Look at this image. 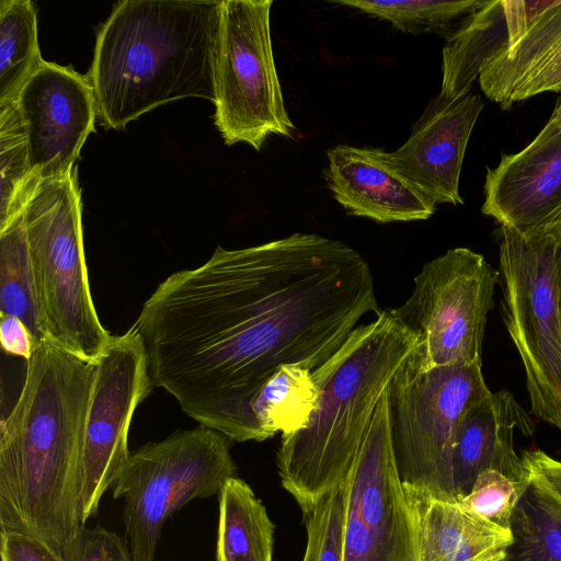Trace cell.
I'll return each mask as SVG.
<instances>
[{"label":"cell","instance_id":"cell-36","mask_svg":"<svg viewBox=\"0 0 561 561\" xmlns=\"http://www.w3.org/2000/svg\"><path fill=\"white\" fill-rule=\"evenodd\" d=\"M550 118L561 124V98Z\"/></svg>","mask_w":561,"mask_h":561},{"label":"cell","instance_id":"cell-27","mask_svg":"<svg viewBox=\"0 0 561 561\" xmlns=\"http://www.w3.org/2000/svg\"><path fill=\"white\" fill-rule=\"evenodd\" d=\"M39 181L33 176L16 101L0 110V230L23 210Z\"/></svg>","mask_w":561,"mask_h":561},{"label":"cell","instance_id":"cell-29","mask_svg":"<svg viewBox=\"0 0 561 561\" xmlns=\"http://www.w3.org/2000/svg\"><path fill=\"white\" fill-rule=\"evenodd\" d=\"M524 490L501 471L485 469L459 503L469 513L510 528L512 514Z\"/></svg>","mask_w":561,"mask_h":561},{"label":"cell","instance_id":"cell-17","mask_svg":"<svg viewBox=\"0 0 561 561\" xmlns=\"http://www.w3.org/2000/svg\"><path fill=\"white\" fill-rule=\"evenodd\" d=\"M327 154L328 187L348 214L387 224L426 220L435 213L436 205L388 167L378 148L339 145Z\"/></svg>","mask_w":561,"mask_h":561},{"label":"cell","instance_id":"cell-35","mask_svg":"<svg viewBox=\"0 0 561 561\" xmlns=\"http://www.w3.org/2000/svg\"><path fill=\"white\" fill-rule=\"evenodd\" d=\"M557 270H558L559 297H560V306H561V240H560L559 248H558Z\"/></svg>","mask_w":561,"mask_h":561},{"label":"cell","instance_id":"cell-25","mask_svg":"<svg viewBox=\"0 0 561 561\" xmlns=\"http://www.w3.org/2000/svg\"><path fill=\"white\" fill-rule=\"evenodd\" d=\"M319 391L312 370L282 366L264 385L253 403V414L266 438L305 427L317 407Z\"/></svg>","mask_w":561,"mask_h":561},{"label":"cell","instance_id":"cell-20","mask_svg":"<svg viewBox=\"0 0 561 561\" xmlns=\"http://www.w3.org/2000/svg\"><path fill=\"white\" fill-rule=\"evenodd\" d=\"M216 561H273L275 524L242 479H229L219 494Z\"/></svg>","mask_w":561,"mask_h":561},{"label":"cell","instance_id":"cell-4","mask_svg":"<svg viewBox=\"0 0 561 561\" xmlns=\"http://www.w3.org/2000/svg\"><path fill=\"white\" fill-rule=\"evenodd\" d=\"M416 344L389 309L380 310L312 370L317 407L305 427L282 435L276 455L282 485L300 508L344 482L382 394Z\"/></svg>","mask_w":561,"mask_h":561},{"label":"cell","instance_id":"cell-3","mask_svg":"<svg viewBox=\"0 0 561 561\" xmlns=\"http://www.w3.org/2000/svg\"><path fill=\"white\" fill-rule=\"evenodd\" d=\"M222 0H124L101 26L89 80L106 128L184 98L216 101Z\"/></svg>","mask_w":561,"mask_h":561},{"label":"cell","instance_id":"cell-16","mask_svg":"<svg viewBox=\"0 0 561 561\" xmlns=\"http://www.w3.org/2000/svg\"><path fill=\"white\" fill-rule=\"evenodd\" d=\"M515 430L530 436L535 425L508 391H490L468 409L459 423L451 458L458 501L470 492L485 469L499 470L526 489L530 477L523 457L514 448Z\"/></svg>","mask_w":561,"mask_h":561},{"label":"cell","instance_id":"cell-24","mask_svg":"<svg viewBox=\"0 0 561 561\" xmlns=\"http://www.w3.org/2000/svg\"><path fill=\"white\" fill-rule=\"evenodd\" d=\"M513 541L505 561H561V505L533 482L511 517Z\"/></svg>","mask_w":561,"mask_h":561},{"label":"cell","instance_id":"cell-9","mask_svg":"<svg viewBox=\"0 0 561 561\" xmlns=\"http://www.w3.org/2000/svg\"><path fill=\"white\" fill-rule=\"evenodd\" d=\"M499 276L482 254L468 248L450 249L423 265L410 297L389 309L417 339L409 358L414 369L482 363Z\"/></svg>","mask_w":561,"mask_h":561},{"label":"cell","instance_id":"cell-8","mask_svg":"<svg viewBox=\"0 0 561 561\" xmlns=\"http://www.w3.org/2000/svg\"><path fill=\"white\" fill-rule=\"evenodd\" d=\"M561 222L533 238L501 227L503 319L517 348L533 413L561 431Z\"/></svg>","mask_w":561,"mask_h":561},{"label":"cell","instance_id":"cell-31","mask_svg":"<svg viewBox=\"0 0 561 561\" xmlns=\"http://www.w3.org/2000/svg\"><path fill=\"white\" fill-rule=\"evenodd\" d=\"M547 91L561 93V46L511 91L502 108Z\"/></svg>","mask_w":561,"mask_h":561},{"label":"cell","instance_id":"cell-1","mask_svg":"<svg viewBox=\"0 0 561 561\" xmlns=\"http://www.w3.org/2000/svg\"><path fill=\"white\" fill-rule=\"evenodd\" d=\"M366 260L344 242L296 232L217 247L169 275L133 325L152 383L201 426L231 440L267 439L253 403L285 365L314 370L367 313L379 312Z\"/></svg>","mask_w":561,"mask_h":561},{"label":"cell","instance_id":"cell-18","mask_svg":"<svg viewBox=\"0 0 561 561\" xmlns=\"http://www.w3.org/2000/svg\"><path fill=\"white\" fill-rule=\"evenodd\" d=\"M554 0H484L447 37L443 48L439 95L468 94L489 59L515 44Z\"/></svg>","mask_w":561,"mask_h":561},{"label":"cell","instance_id":"cell-7","mask_svg":"<svg viewBox=\"0 0 561 561\" xmlns=\"http://www.w3.org/2000/svg\"><path fill=\"white\" fill-rule=\"evenodd\" d=\"M490 391L482 363L416 370L407 360L388 387L392 446L404 489L458 501L451 469L457 430L468 409Z\"/></svg>","mask_w":561,"mask_h":561},{"label":"cell","instance_id":"cell-23","mask_svg":"<svg viewBox=\"0 0 561 561\" xmlns=\"http://www.w3.org/2000/svg\"><path fill=\"white\" fill-rule=\"evenodd\" d=\"M43 60L32 2L1 0L0 110L16 101L21 89Z\"/></svg>","mask_w":561,"mask_h":561},{"label":"cell","instance_id":"cell-5","mask_svg":"<svg viewBox=\"0 0 561 561\" xmlns=\"http://www.w3.org/2000/svg\"><path fill=\"white\" fill-rule=\"evenodd\" d=\"M23 221L46 339L95 363L112 335L91 296L77 169L41 180L25 201Z\"/></svg>","mask_w":561,"mask_h":561},{"label":"cell","instance_id":"cell-21","mask_svg":"<svg viewBox=\"0 0 561 561\" xmlns=\"http://www.w3.org/2000/svg\"><path fill=\"white\" fill-rule=\"evenodd\" d=\"M560 46L561 0H554L515 44L486 61L478 79L481 90L503 107L511 91Z\"/></svg>","mask_w":561,"mask_h":561},{"label":"cell","instance_id":"cell-13","mask_svg":"<svg viewBox=\"0 0 561 561\" xmlns=\"http://www.w3.org/2000/svg\"><path fill=\"white\" fill-rule=\"evenodd\" d=\"M16 107L34 179L67 175L94 130L98 112L89 78L43 60L21 89Z\"/></svg>","mask_w":561,"mask_h":561},{"label":"cell","instance_id":"cell-32","mask_svg":"<svg viewBox=\"0 0 561 561\" xmlns=\"http://www.w3.org/2000/svg\"><path fill=\"white\" fill-rule=\"evenodd\" d=\"M0 558L1 561H65L62 551L16 530H0Z\"/></svg>","mask_w":561,"mask_h":561},{"label":"cell","instance_id":"cell-33","mask_svg":"<svg viewBox=\"0 0 561 561\" xmlns=\"http://www.w3.org/2000/svg\"><path fill=\"white\" fill-rule=\"evenodd\" d=\"M530 480L543 488L561 505V461L541 449L522 455Z\"/></svg>","mask_w":561,"mask_h":561},{"label":"cell","instance_id":"cell-15","mask_svg":"<svg viewBox=\"0 0 561 561\" xmlns=\"http://www.w3.org/2000/svg\"><path fill=\"white\" fill-rule=\"evenodd\" d=\"M482 110L483 101L477 93L456 100L438 94L415 122L408 140L392 152L379 149V156L434 205H461L462 161Z\"/></svg>","mask_w":561,"mask_h":561},{"label":"cell","instance_id":"cell-11","mask_svg":"<svg viewBox=\"0 0 561 561\" xmlns=\"http://www.w3.org/2000/svg\"><path fill=\"white\" fill-rule=\"evenodd\" d=\"M344 484V561H419L416 517L392 446L388 389Z\"/></svg>","mask_w":561,"mask_h":561},{"label":"cell","instance_id":"cell-26","mask_svg":"<svg viewBox=\"0 0 561 561\" xmlns=\"http://www.w3.org/2000/svg\"><path fill=\"white\" fill-rule=\"evenodd\" d=\"M483 1L484 0H335L331 2L351 7L386 20L404 33L420 35L430 32H446L456 22L461 23L465 18L479 9Z\"/></svg>","mask_w":561,"mask_h":561},{"label":"cell","instance_id":"cell-6","mask_svg":"<svg viewBox=\"0 0 561 561\" xmlns=\"http://www.w3.org/2000/svg\"><path fill=\"white\" fill-rule=\"evenodd\" d=\"M237 471L229 438L205 426L176 431L130 453L112 491L115 500L124 499L133 561H154L164 522L188 501L219 494Z\"/></svg>","mask_w":561,"mask_h":561},{"label":"cell","instance_id":"cell-19","mask_svg":"<svg viewBox=\"0 0 561 561\" xmlns=\"http://www.w3.org/2000/svg\"><path fill=\"white\" fill-rule=\"evenodd\" d=\"M405 492L416 517L419 561H505L511 528L469 513L458 501Z\"/></svg>","mask_w":561,"mask_h":561},{"label":"cell","instance_id":"cell-28","mask_svg":"<svg viewBox=\"0 0 561 561\" xmlns=\"http://www.w3.org/2000/svg\"><path fill=\"white\" fill-rule=\"evenodd\" d=\"M300 510L307 530L302 561H344V482Z\"/></svg>","mask_w":561,"mask_h":561},{"label":"cell","instance_id":"cell-30","mask_svg":"<svg viewBox=\"0 0 561 561\" xmlns=\"http://www.w3.org/2000/svg\"><path fill=\"white\" fill-rule=\"evenodd\" d=\"M65 561H133L127 543L104 527L82 526L64 547Z\"/></svg>","mask_w":561,"mask_h":561},{"label":"cell","instance_id":"cell-14","mask_svg":"<svg viewBox=\"0 0 561 561\" xmlns=\"http://www.w3.org/2000/svg\"><path fill=\"white\" fill-rule=\"evenodd\" d=\"M481 210L524 238L561 222V124L550 118L524 149L488 168Z\"/></svg>","mask_w":561,"mask_h":561},{"label":"cell","instance_id":"cell-12","mask_svg":"<svg viewBox=\"0 0 561 561\" xmlns=\"http://www.w3.org/2000/svg\"><path fill=\"white\" fill-rule=\"evenodd\" d=\"M144 342L131 327L112 335L95 362L82 457L81 520L98 513L102 495L114 484L130 451L128 431L137 407L149 396Z\"/></svg>","mask_w":561,"mask_h":561},{"label":"cell","instance_id":"cell-2","mask_svg":"<svg viewBox=\"0 0 561 561\" xmlns=\"http://www.w3.org/2000/svg\"><path fill=\"white\" fill-rule=\"evenodd\" d=\"M95 363L50 340L35 347L0 425V530L59 551L83 526L82 457Z\"/></svg>","mask_w":561,"mask_h":561},{"label":"cell","instance_id":"cell-10","mask_svg":"<svg viewBox=\"0 0 561 561\" xmlns=\"http://www.w3.org/2000/svg\"><path fill=\"white\" fill-rule=\"evenodd\" d=\"M272 0H222L215 124L225 144L260 150L271 135L293 137L270 31Z\"/></svg>","mask_w":561,"mask_h":561},{"label":"cell","instance_id":"cell-34","mask_svg":"<svg viewBox=\"0 0 561 561\" xmlns=\"http://www.w3.org/2000/svg\"><path fill=\"white\" fill-rule=\"evenodd\" d=\"M0 342L5 353L26 362L37 346L26 325L19 318L4 313H0Z\"/></svg>","mask_w":561,"mask_h":561},{"label":"cell","instance_id":"cell-22","mask_svg":"<svg viewBox=\"0 0 561 561\" xmlns=\"http://www.w3.org/2000/svg\"><path fill=\"white\" fill-rule=\"evenodd\" d=\"M0 313L19 318L37 344L47 340L36 298L23 210L0 230Z\"/></svg>","mask_w":561,"mask_h":561}]
</instances>
